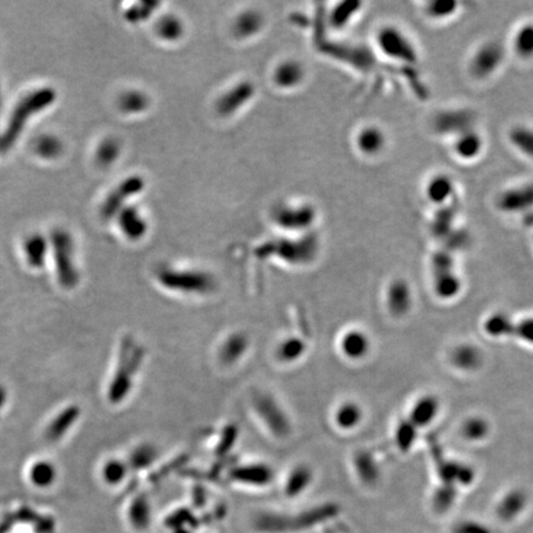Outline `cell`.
I'll list each match as a JSON object with an SVG mask.
<instances>
[{
  "mask_svg": "<svg viewBox=\"0 0 533 533\" xmlns=\"http://www.w3.org/2000/svg\"><path fill=\"white\" fill-rule=\"evenodd\" d=\"M155 277L162 288L182 295L204 297L218 288L215 277L207 270L164 265L156 270Z\"/></svg>",
  "mask_w": 533,
  "mask_h": 533,
  "instance_id": "6da1fadb",
  "label": "cell"
},
{
  "mask_svg": "<svg viewBox=\"0 0 533 533\" xmlns=\"http://www.w3.org/2000/svg\"><path fill=\"white\" fill-rule=\"evenodd\" d=\"M143 349L132 340L128 338L121 347L118 367L114 372L112 382L107 390V398L112 404H120L129 396L135 381L136 373L139 372L143 360Z\"/></svg>",
  "mask_w": 533,
  "mask_h": 533,
  "instance_id": "7a4b0ae2",
  "label": "cell"
},
{
  "mask_svg": "<svg viewBox=\"0 0 533 533\" xmlns=\"http://www.w3.org/2000/svg\"><path fill=\"white\" fill-rule=\"evenodd\" d=\"M319 252V237L308 232L295 240H274L265 242L257 250L259 257H272L284 261L292 265H305L316 259Z\"/></svg>",
  "mask_w": 533,
  "mask_h": 533,
  "instance_id": "3957f363",
  "label": "cell"
},
{
  "mask_svg": "<svg viewBox=\"0 0 533 533\" xmlns=\"http://www.w3.org/2000/svg\"><path fill=\"white\" fill-rule=\"evenodd\" d=\"M254 415L259 422L277 439H286L292 432V423L286 409L277 399L263 390L253 394L251 399Z\"/></svg>",
  "mask_w": 533,
  "mask_h": 533,
  "instance_id": "277c9868",
  "label": "cell"
},
{
  "mask_svg": "<svg viewBox=\"0 0 533 533\" xmlns=\"http://www.w3.org/2000/svg\"><path fill=\"white\" fill-rule=\"evenodd\" d=\"M376 42L383 55L395 62L414 64L419 61V52L414 41L398 26L385 25L379 28Z\"/></svg>",
  "mask_w": 533,
  "mask_h": 533,
  "instance_id": "5b68a950",
  "label": "cell"
},
{
  "mask_svg": "<svg viewBox=\"0 0 533 533\" xmlns=\"http://www.w3.org/2000/svg\"><path fill=\"white\" fill-rule=\"evenodd\" d=\"M505 61V49L499 41H488L474 51L469 61V72L475 79H488Z\"/></svg>",
  "mask_w": 533,
  "mask_h": 533,
  "instance_id": "8992f818",
  "label": "cell"
},
{
  "mask_svg": "<svg viewBox=\"0 0 533 533\" xmlns=\"http://www.w3.org/2000/svg\"><path fill=\"white\" fill-rule=\"evenodd\" d=\"M275 224L289 231H306L316 221V210L309 204L281 205L273 213Z\"/></svg>",
  "mask_w": 533,
  "mask_h": 533,
  "instance_id": "52a82bcc",
  "label": "cell"
},
{
  "mask_svg": "<svg viewBox=\"0 0 533 533\" xmlns=\"http://www.w3.org/2000/svg\"><path fill=\"white\" fill-rule=\"evenodd\" d=\"M474 112L468 109H449L436 114L433 118V130L446 136H458L474 128Z\"/></svg>",
  "mask_w": 533,
  "mask_h": 533,
  "instance_id": "ba28073f",
  "label": "cell"
},
{
  "mask_svg": "<svg viewBox=\"0 0 533 533\" xmlns=\"http://www.w3.org/2000/svg\"><path fill=\"white\" fill-rule=\"evenodd\" d=\"M145 180L140 175H131L123 180L115 191H112L107 202L104 204L103 213L107 218H112L114 215H118L123 209L126 208L128 202L132 198L141 194L145 189Z\"/></svg>",
  "mask_w": 533,
  "mask_h": 533,
  "instance_id": "9c48e42d",
  "label": "cell"
},
{
  "mask_svg": "<svg viewBox=\"0 0 533 533\" xmlns=\"http://www.w3.org/2000/svg\"><path fill=\"white\" fill-rule=\"evenodd\" d=\"M496 207L506 213H527L533 210V182L501 191L496 199Z\"/></svg>",
  "mask_w": 533,
  "mask_h": 533,
  "instance_id": "30bf717a",
  "label": "cell"
},
{
  "mask_svg": "<svg viewBox=\"0 0 533 533\" xmlns=\"http://www.w3.org/2000/svg\"><path fill=\"white\" fill-rule=\"evenodd\" d=\"M230 478L236 483L248 487H267L274 478V471L267 463H245L230 471Z\"/></svg>",
  "mask_w": 533,
  "mask_h": 533,
  "instance_id": "8fae6325",
  "label": "cell"
},
{
  "mask_svg": "<svg viewBox=\"0 0 533 533\" xmlns=\"http://www.w3.org/2000/svg\"><path fill=\"white\" fill-rule=\"evenodd\" d=\"M254 93L256 89L251 82H241L234 85L220 96L216 103V112L221 116H231L245 107L252 99Z\"/></svg>",
  "mask_w": 533,
  "mask_h": 533,
  "instance_id": "7c38bea8",
  "label": "cell"
},
{
  "mask_svg": "<svg viewBox=\"0 0 533 533\" xmlns=\"http://www.w3.org/2000/svg\"><path fill=\"white\" fill-rule=\"evenodd\" d=\"M250 338L245 332L236 331L224 338L218 351V360L225 367L238 363L247 353Z\"/></svg>",
  "mask_w": 533,
  "mask_h": 533,
  "instance_id": "4fadbf2b",
  "label": "cell"
},
{
  "mask_svg": "<svg viewBox=\"0 0 533 533\" xmlns=\"http://www.w3.org/2000/svg\"><path fill=\"white\" fill-rule=\"evenodd\" d=\"M387 146V135L376 125H367L357 132L356 147L365 157H376Z\"/></svg>",
  "mask_w": 533,
  "mask_h": 533,
  "instance_id": "5bb4252c",
  "label": "cell"
},
{
  "mask_svg": "<svg viewBox=\"0 0 533 533\" xmlns=\"http://www.w3.org/2000/svg\"><path fill=\"white\" fill-rule=\"evenodd\" d=\"M387 306L394 317H403L412 306V292L408 281L395 279L390 283L387 292Z\"/></svg>",
  "mask_w": 533,
  "mask_h": 533,
  "instance_id": "9a60e30c",
  "label": "cell"
},
{
  "mask_svg": "<svg viewBox=\"0 0 533 533\" xmlns=\"http://www.w3.org/2000/svg\"><path fill=\"white\" fill-rule=\"evenodd\" d=\"M119 227L130 241H140L148 230L145 216L134 205H128L118 213Z\"/></svg>",
  "mask_w": 533,
  "mask_h": 533,
  "instance_id": "2e32d148",
  "label": "cell"
},
{
  "mask_svg": "<svg viewBox=\"0 0 533 533\" xmlns=\"http://www.w3.org/2000/svg\"><path fill=\"white\" fill-rule=\"evenodd\" d=\"M455 180L444 173L433 175L425 188L427 200L439 208L448 205L449 200L455 198Z\"/></svg>",
  "mask_w": 533,
  "mask_h": 533,
  "instance_id": "e0dca14e",
  "label": "cell"
},
{
  "mask_svg": "<svg viewBox=\"0 0 533 533\" xmlns=\"http://www.w3.org/2000/svg\"><path fill=\"white\" fill-rule=\"evenodd\" d=\"M340 349L348 360H363L371 351V340L360 330H348L340 340Z\"/></svg>",
  "mask_w": 533,
  "mask_h": 533,
  "instance_id": "ac0fdd59",
  "label": "cell"
},
{
  "mask_svg": "<svg viewBox=\"0 0 533 533\" xmlns=\"http://www.w3.org/2000/svg\"><path fill=\"white\" fill-rule=\"evenodd\" d=\"M484 150L483 136L477 130H466L453 139V151L463 161H473L479 157Z\"/></svg>",
  "mask_w": 533,
  "mask_h": 533,
  "instance_id": "d6986e66",
  "label": "cell"
},
{
  "mask_svg": "<svg viewBox=\"0 0 533 533\" xmlns=\"http://www.w3.org/2000/svg\"><path fill=\"white\" fill-rule=\"evenodd\" d=\"M439 412V401L433 395H423L417 399L410 410L409 419L417 428L431 425Z\"/></svg>",
  "mask_w": 533,
  "mask_h": 533,
  "instance_id": "ffe728a7",
  "label": "cell"
},
{
  "mask_svg": "<svg viewBox=\"0 0 533 533\" xmlns=\"http://www.w3.org/2000/svg\"><path fill=\"white\" fill-rule=\"evenodd\" d=\"M483 353L475 344L463 343L453 348L451 362L457 369L463 372H475L483 365Z\"/></svg>",
  "mask_w": 533,
  "mask_h": 533,
  "instance_id": "44dd1931",
  "label": "cell"
},
{
  "mask_svg": "<svg viewBox=\"0 0 533 533\" xmlns=\"http://www.w3.org/2000/svg\"><path fill=\"white\" fill-rule=\"evenodd\" d=\"M313 479H314V473L309 466L298 464L294 466L286 478V483H284L286 495L290 498L298 496L309 488L310 484L313 483Z\"/></svg>",
  "mask_w": 533,
  "mask_h": 533,
  "instance_id": "7402d4cb",
  "label": "cell"
},
{
  "mask_svg": "<svg viewBox=\"0 0 533 533\" xmlns=\"http://www.w3.org/2000/svg\"><path fill=\"white\" fill-rule=\"evenodd\" d=\"M305 77V69L298 61H284L275 68L273 79L281 88H294L300 85Z\"/></svg>",
  "mask_w": 533,
  "mask_h": 533,
  "instance_id": "603a6c76",
  "label": "cell"
},
{
  "mask_svg": "<svg viewBox=\"0 0 533 533\" xmlns=\"http://www.w3.org/2000/svg\"><path fill=\"white\" fill-rule=\"evenodd\" d=\"M308 346L303 338L298 336L286 337L275 349V358L283 365H292L303 358Z\"/></svg>",
  "mask_w": 533,
  "mask_h": 533,
  "instance_id": "cb8c5ba5",
  "label": "cell"
},
{
  "mask_svg": "<svg viewBox=\"0 0 533 533\" xmlns=\"http://www.w3.org/2000/svg\"><path fill=\"white\" fill-rule=\"evenodd\" d=\"M363 409L354 401H344L335 411V423L340 430L352 431L363 420Z\"/></svg>",
  "mask_w": 533,
  "mask_h": 533,
  "instance_id": "d4e9b609",
  "label": "cell"
},
{
  "mask_svg": "<svg viewBox=\"0 0 533 533\" xmlns=\"http://www.w3.org/2000/svg\"><path fill=\"white\" fill-rule=\"evenodd\" d=\"M509 141L522 156L533 159V128L528 125H515L509 131Z\"/></svg>",
  "mask_w": 533,
  "mask_h": 533,
  "instance_id": "484cf974",
  "label": "cell"
},
{
  "mask_svg": "<svg viewBox=\"0 0 533 533\" xmlns=\"http://www.w3.org/2000/svg\"><path fill=\"white\" fill-rule=\"evenodd\" d=\"M512 51L520 60L533 58V23L522 24L512 36Z\"/></svg>",
  "mask_w": 533,
  "mask_h": 533,
  "instance_id": "4316f807",
  "label": "cell"
},
{
  "mask_svg": "<svg viewBox=\"0 0 533 533\" xmlns=\"http://www.w3.org/2000/svg\"><path fill=\"white\" fill-rule=\"evenodd\" d=\"M158 460V449L155 444H140L131 451L128 460L130 469L143 471Z\"/></svg>",
  "mask_w": 533,
  "mask_h": 533,
  "instance_id": "83f0119b",
  "label": "cell"
},
{
  "mask_svg": "<svg viewBox=\"0 0 533 533\" xmlns=\"http://www.w3.org/2000/svg\"><path fill=\"white\" fill-rule=\"evenodd\" d=\"M263 26V17L259 12L247 10L242 12L234 24V33L238 39H246L257 34Z\"/></svg>",
  "mask_w": 533,
  "mask_h": 533,
  "instance_id": "f1b7e54d",
  "label": "cell"
},
{
  "mask_svg": "<svg viewBox=\"0 0 533 533\" xmlns=\"http://www.w3.org/2000/svg\"><path fill=\"white\" fill-rule=\"evenodd\" d=\"M515 324L509 315L505 313H495L490 315L484 322V331L489 336L494 338L512 336L515 331Z\"/></svg>",
  "mask_w": 533,
  "mask_h": 533,
  "instance_id": "f546056e",
  "label": "cell"
},
{
  "mask_svg": "<svg viewBox=\"0 0 533 533\" xmlns=\"http://www.w3.org/2000/svg\"><path fill=\"white\" fill-rule=\"evenodd\" d=\"M433 288L439 298L452 299L460 292L462 283L455 270L433 275Z\"/></svg>",
  "mask_w": 533,
  "mask_h": 533,
  "instance_id": "4dcf8cb0",
  "label": "cell"
},
{
  "mask_svg": "<svg viewBox=\"0 0 533 533\" xmlns=\"http://www.w3.org/2000/svg\"><path fill=\"white\" fill-rule=\"evenodd\" d=\"M150 101L141 90H128L119 99V107L128 115H137L146 112Z\"/></svg>",
  "mask_w": 533,
  "mask_h": 533,
  "instance_id": "1f68e13d",
  "label": "cell"
},
{
  "mask_svg": "<svg viewBox=\"0 0 533 533\" xmlns=\"http://www.w3.org/2000/svg\"><path fill=\"white\" fill-rule=\"evenodd\" d=\"M489 432L490 423L480 416L466 419L460 427V435L469 442H480L488 437Z\"/></svg>",
  "mask_w": 533,
  "mask_h": 533,
  "instance_id": "d6a6232c",
  "label": "cell"
},
{
  "mask_svg": "<svg viewBox=\"0 0 533 533\" xmlns=\"http://www.w3.org/2000/svg\"><path fill=\"white\" fill-rule=\"evenodd\" d=\"M525 504H526V496L521 490H512L504 499L501 500L498 507V515L503 520H511L523 510Z\"/></svg>",
  "mask_w": 533,
  "mask_h": 533,
  "instance_id": "836d02e7",
  "label": "cell"
},
{
  "mask_svg": "<svg viewBox=\"0 0 533 533\" xmlns=\"http://www.w3.org/2000/svg\"><path fill=\"white\" fill-rule=\"evenodd\" d=\"M156 33L164 41H177L184 34V25L174 15H164L158 20Z\"/></svg>",
  "mask_w": 533,
  "mask_h": 533,
  "instance_id": "e575fe53",
  "label": "cell"
},
{
  "mask_svg": "<svg viewBox=\"0 0 533 533\" xmlns=\"http://www.w3.org/2000/svg\"><path fill=\"white\" fill-rule=\"evenodd\" d=\"M353 464L360 479L365 483H373L379 477L376 460L367 452H358L354 455Z\"/></svg>",
  "mask_w": 533,
  "mask_h": 533,
  "instance_id": "d590c367",
  "label": "cell"
},
{
  "mask_svg": "<svg viewBox=\"0 0 533 533\" xmlns=\"http://www.w3.org/2000/svg\"><path fill=\"white\" fill-rule=\"evenodd\" d=\"M360 3L358 1H343L332 10L330 23L336 28H342L353 20L360 12Z\"/></svg>",
  "mask_w": 533,
  "mask_h": 533,
  "instance_id": "8d00e7d4",
  "label": "cell"
},
{
  "mask_svg": "<svg viewBox=\"0 0 533 533\" xmlns=\"http://www.w3.org/2000/svg\"><path fill=\"white\" fill-rule=\"evenodd\" d=\"M130 468L128 462L119 458H110L104 463L103 466V478L110 485H119L124 482L125 478L129 474Z\"/></svg>",
  "mask_w": 533,
  "mask_h": 533,
  "instance_id": "74e56055",
  "label": "cell"
},
{
  "mask_svg": "<svg viewBox=\"0 0 533 533\" xmlns=\"http://www.w3.org/2000/svg\"><path fill=\"white\" fill-rule=\"evenodd\" d=\"M460 3L452 1V0H436V1H430L427 3L425 8V12L427 17H431L433 20H444L455 15L458 10Z\"/></svg>",
  "mask_w": 533,
  "mask_h": 533,
  "instance_id": "f35d334b",
  "label": "cell"
},
{
  "mask_svg": "<svg viewBox=\"0 0 533 533\" xmlns=\"http://www.w3.org/2000/svg\"><path fill=\"white\" fill-rule=\"evenodd\" d=\"M417 430L419 428L410 420L399 423L396 430H395V442L403 452H408L415 444L416 438H417Z\"/></svg>",
  "mask_w": 533,
  "mask_h": 533,
  "instance_id": "ab89813d",
  "label": "cell"
},
{
  "mask_svg": "<svg viewBox=\"0 0 533 533\" xmlns=\"http://www.w3.org/2000/svg\"><path fill=\"white\" fill-rule=\"evenodd\" d=\"M455 209H451L444 205L441 210L436 213V218L433 220L432 231L436 237H444L447 236L451 231V226L455 222Z\"/></svg>",
  "mask_w": 533,
  "mask_h": 533,
  "instance_id": "60d3db41",
  "label": "cell"
},
{
  "mask_svg": "<svg viewBox=\"0 0 533 533\" xmlns=\"http://www.w3.org/2000/svg\"><path fill=\"white\" fill-rule=\"evenodd\" d=\"M158 6H159L158 3H151V1L135 4L126 12V19L130 23H141L147 17H151L155 12V8H157Z\"/></svg>",
  "mask_w": 533,
  "mask_h": 533,
  "instance_id": "b9f144b4",
  "label": "cell"
},
{
  "mask_svg": "<svg viewBox=\"0 0 533 533\" xmlns=\"http://www.w3.org/2000/svg\"><path fill=\"white\" fill-rule=\"evenodd\" d=\"M55 478V471L52 466H47V463H37L31 471V479L39 487H47L52 483Z\"/></svg>",
  "mask_w": 533,
  "mask_h": 533,
  "instance_id": "7bdbcfd3",
  "label": "cell"
},
{
  "mask_svg": "<svg viewBox=\"0 0 533 533\" xmlns=\"http://www.w3.org/2000/svg\"><path fill=\"white\" fill-rule=\"evenodd\" d=\"M119 153H120V145L118 141L114 139L105 141L101 147V153H99L101 162L103 164H112L118 158Z\"/></svg>",
  "mask_w": 533,
  "mask_h": 533,
  "instance_id": "ee69618b",
  "label": "cell"
},
{
  "mask_svg": "<svg viewBox=\"0 0 533 533\" xmlns=\"http://www.w3.org/2000/svg\"><path fill=\"white\" fill-rule=\"evenodd\" d=\"M514 335H516L523 342L533 346V316L532 317H526V319L515 324Z\"/></svg>",
  "mask_w": 533,
  "mask_h": 533,
  "instance_id": "f6af8a7d",
  "label": "cell"
},
{
  "mask_svg": "<svg viewBox=\"0 0 533 533\" xmlns=\"http://www.w3.org/2000/svg\"><path fill=\"white\" fill-rule=\"evenodd\" d=\"M130 514L135 521L142 522L143 520H146L150 515V507H148V503H147L146 499L137 498L131 505Z\"/></svg>",
  "mask_w": 533,
  "mask_h": 533,
  "instance_id": "bcb514c9",
  "label": "cell"
}]
</instances>
